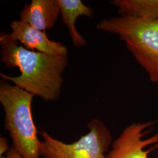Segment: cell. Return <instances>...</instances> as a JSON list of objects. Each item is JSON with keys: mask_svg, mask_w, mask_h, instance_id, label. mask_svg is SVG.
<instances>
[{"mask_svg": "<svg viewBox=\"0 0 158 158\" xmlns=\"http://www.w3.org/2000/svg\"><path fill=\"white\" fill-rule=\"evenodd\" d=\"M97 28L117 35L149 80L158 83V18L113 17L100 21Z\"/></svg>", "mask_w": 158, "mask_h": 158, "instance_id": "obj_2", "label": "cell"}, {"mask_svg": "<svg viewBox=\"0 0 158 158\" xmlns=\"http://www.w3.org/2000/svg\"><path fill=\"white\" fill-rule=\"evenodd\" d=\"M1 62L7 68H18L21 74L2 79L38 96L46 102H55L60 95L63 73L68 64L66 56H54L29 51L12 39L10 34H0Z\"/></svg>", "mask_w": 158, "mask_h": 158, "instance_id": "obj_1", "label": "cell"}, {"mask_svg": "<svg viewBox=\"0 0 158 158\" xmlns=\"http://www.w3.org/2000/svg\"><path fill=\"white\" fill-rule=\"evenodd\" d=\"M0 158H23L12 146L10 151L6 155Z\"/></svg>", "mask_w": 158, "mask_h": 158, "instance_id": "obj_11", "label": "cell"}, {"mask_svg": "<svg viewBox=\"0 0 158 158\" xmlns=\"http://www.w3.org/2000/svg\"><path fill=\"white\" fill-rule=\"evenodd\" d=\"M120 16L145 19L158 18V0H113Z\"/></svg>", "mask_w": 158, "mask_h": 158, "instance_id": "obj_9", "label": "cell"}, {"mask_svg": "<svg viewBox=\"0 0 158 158\" xmlns=\"http://www.w3.org/2000/svg\"><path fill=\"white\" fill-rule=\"evenodd\" d=\"M153 121L134 123L125 127L118 138L114 140L107 158H149L148 154L152 150H145L146 147L158 143V133L144 139L149 133Z\"/></svg>", "mask_w": 158, "mask_h": 158, "instance_id": "obj_5", "label": "cell"}, {"mask_svg": "<svg viewBox=\"0 0 158 158\" xmlns=\"http://www.w3.org/2000/svg\"><path fill=\"white\" fill-rule=\"evenodd\" d=\"M156 148H157V149H158V143L157 144V145H156Z\"/></svg>", "mask_w": 158, "mask_h": 158, "instance_id": "obj_12", "label": "cell"}, {"mask_svg": "<svg viewBox=\"0 0 158 158\" xmlns=\"http://www.w3.org/2000/svg\"><path fill=\"white\" fill-rule=\"evenodd\" d=\"M60 9L61 19L68 28L73 44L76 47H81L87 44L86 40L76 28L75 23L81 16L92 18L93 10L87 6L81 0H58Z\"/></svg>", "mask_w": 158, "mask_h": 158, "instance_id": "obj_8", "label": "cell"}, {"mask_svg": "<svg viewBox=\"0 0 158 158\" xmlns=\"http://www.w3.org/2000/svg\"><path fill=\"white\" fill-rule=\"evenodd\" d=\"M60 14L58 0H32L20 12V21L46 31L54 26Z\"/></svg>", "mask_w": 158, "mask_h": 158, "instance_id": "obj_7", "label": "cell"}, {"mask_svg": "<svg viewBox=\"0 0 158 158\" xmlns=\"http://www.w3.org/2000/svg\"><path fill=\"white\" fill-rule=\"evenodd\" d=\"M10 148L6 137L1 136L0 138V158L4 156L10 151Z\"/></svg>", "mask_w": 158, "mask_h": 158, "instance_id": "obj_10", "label": "cell"}, {"mask_svg": "<svg viewBox=\"0 0 158 158\" xmlns=\"http://www.w3.org/2000/svg\"><path fill=\"white\" fill-rule=\"evenodd\" d=\"M33 94L4 80L0 81V102L5 112L4 128L12 146L23 158H40V141L32 113Z\"/></svg>", "mask_w": 158, "mask_h": 158, "instance_id": "obj_3", "label": "cell"}, {"mask_svg": "<svg viewBox=\"0 0 158 158\" xmlns=\"http://www.w3.org/2000/svg\"><path fill=\"white\" fill-rule=\"evenodd\" d=\"M10 27L12 39L28 50L54 56L68 55L67 47L61 42L49 40L46 31H40L20 20L12 22Z\"/></svg>", "mask_w": 158, "mask_h": 158, "instance_id": "obj_6", "label": "cell"}, {"mask_svg": "<svg viewBox=\"0 0 158 158\" xmlns=\"http://www.w3.org/2000/svg\"><path fill=\"white\" fill-rule=\"evenodd\" d=\"M89 132L77 141L68 143L43 131L40 134V156L44 158H107L106 153L112 142V136L107 127L98 119L88 124Z\"/></svg>", "mask_w": 158, "mask_h": 158, "instance_id": "obj_4", "label": "cell"}]
</instances>
